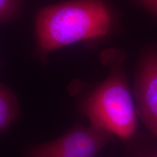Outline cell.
<instances>
[{
    "label": "cell",
    "instance_id": "cell-1",
    "mask_svg": "<svg viewBox=\"0 0 157 157\" xmlns=\"http://www.w3.org/2000/svg\"><path fill=\"white\" fill-rule=\"evenodd\" d=\"M111 17L101 0H73L45 7L36 18V36L44 52L103 36Z\"/></svg>",
    "mask_w": 157,
    "mask_h": 157
},
{
    "label": "cell",
    "instance_id": "cell-2",
    "mask_svg": "<svg viewBox=\"0 0 157 157\" xmlns=\"http://www.w3.org/2000/svg\"><path fill=\"white\" fill-rule=\"evenodd\" d=\"M106 79L80 104L90 124L124 140L137 129V111L121 61L111 63Z\"/></svg>",
    "mask_w": 157,
    "mask_h": 157
},
{
    "label": "cell",
    "instance_id": "cell-6",
    "mask_svg": "<svg viewBox=\"0 0 157 157\" xmlns=\"http://www.w3.org/2000/svg\"><path fill=\"white\" fill-rule=\"evenodd\" d=\"M18 0H0V21L8 20L17 10Z\"/></svg>",
    "mask_w": 157,
    "mask_h": 157
},
{
    "label": "cell",
    "instance_id": "cell-4",
    "mask_svg": "<svg viewBox=\"0 0 157 157\" xmlns=\"http://www.w3.org/2000/svg\"><path fill=\"white\" fill-rule=\"evenodd\" d=\"M137 109L143 123L157 136V54L147 57L135 82Z\"/></svg>",
    "mask_w": 157,
    "mask_h": 157
},
{
    "label": "cell",
    "instance_id": "cell-3",
    "mask_svg": "<svg viewBox=\"0 0 157 157\" xmlns=\"http://www.w3.org/2000/svg\"><path fill=\"white\" fill-rule=\"evenodd\" d=\"M113 135L93 124L78 126L56 140L34 147L29 157H95Z\"/></svg>",
    "mask_w": 157,
    "mask_h": 157
},
{
    "label": "cell",
    "instance_id": "cell-5",
    "mask_svg": "<svg viewBox=\"0 0 157 157\" xmlns=\"http://www.w3.org/2000/svg\"><path fill=\"white\" fill-rule=\"evenodd\" d=\"M19 106L11 90L0 84V132L7 128L17 117Z\"/></svg>",
    "mask_w": 157,
    "mask_h": 157
},
{
    "label": "cell",
    "instance_id": "cell-7",
    "mask_svg": "<svg viewBox=\"0 0 157 157\" xmlns=\"http://www.w3.org/2000/svg\"><path fill=\"white\" fill-rule=\"evenodd\" d=\"M140 1L148 9L157 13V0H140Z\"/></svg>",
    "mask_w": 157,
    "mask_h": 157
}]
</instances>
